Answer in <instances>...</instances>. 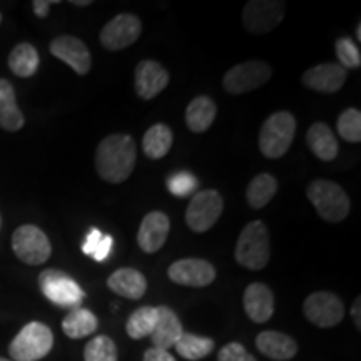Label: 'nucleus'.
I'll list each match as a JSON object with an SVG mask.
<instances>
[{
    "label": "nucleus",
    "mask_w": 361,
    "mask_h": 361,
    "mask_svg": "<svg viewBox=\"0 0 361 361\" xmlns=\"http://www.w3.org/2000/svg\"><path fill=\"white\" fill-rule=\"evenodd\" d=\"M84 361H117V346L109 336L99 335L87 341Z\"/></svg>",
    "instance_id": "obj_32"
},
{
    "label": "nucleus",
    "mask_w": 361,
    "mask_h": 361,
    "mask_svg": "<svg viewBox=\"0 0 361 361\" xmlns=\"http://www.w3.org/2000/svg\"><path fill=\"white\" fill-rule=\"evenodd\" d=\"M360 308H361V298L358 296L355 300L353 306H351V318H353V322H355L356 328H358V329H361V311H360Z\"/></svg>",
    "instance_id": "obj_40"
},
{
    "label": "nucleus",
    "mask_w": 361,
    "mask_h": 361,
    "mask_svg": "<svg viewBox=\"0 0 361 361\" xmlns=\"http://www.w3.org/2000/svg\"><path fill=\"white\" fill-rule=\"evenodd\" d=\"M12 250L22 263L39 266L51 258V241L42 229L34 224H24L12 234Z\"/></svg>",
    "instance_id": "obj_7"
},
{
    "label": "nucleus",
    "mask_w": 361,
    "mask_h": 361,
    "mask_svg": "<svg viewBox=\"0 0 361 361\" xmlns=\"http://www.w3.org/2000/svg\"><path fill=\"white\" fill-rule=\"evenodd\" d=\"M142 361H176V358L169 351L159 350V348H147L144 351V360Z\"/></svg>",
    "instance_id": "obj_38"
},
{
    "label": "nucleus",
    "mask_w": 361,
    "mask_h": 361,
    "mask_svg": "<svg viewBox=\"0 0 361 361\" xmlns=\"http://www.w3.org/2000/svg\"><path fill=\"white\" fill-rule=\"evenodd\" d=\"M278 191V180L274 176L261 173L251 179L246 188V200L252 209H261L273 200Z\"/></svg>",
    "instance_id": "obj_29"
},
{
    "label": "nucleus",
    "mask_w": 361,
    "mask_h": 361,
    "mask_svg": "<svg viewBox=\"0 0 361 361\" xmlns=\"http://www.w3.org/2000/svg\"><path fill=\"white\" fill-rule=\"evenodd\" d=\"M169 72L162 67L157 61L146 59L135 66L134 74V87L135 94L144 101H151L157 94L168 87Z\"/></svg>",
    "instance_id": "obj_15"
},
{
    "label": "nucleus",
    "mask_w": 361,
    "mask_h": 361,
    "mask_svg": "<svg viewBox=\"0 0 361 361\" xmlns=\"http://www.w3.org/2000/svg\"><path fill=\"white\" fill-rule=\"evenodd\" d=\"M141 32L142 24L139 17L133 16V13H119L102 27L99 40H101L104 49L116 52L133 45L141 37Z\"/></svg>",
    "instance_id": "obj_12"
},
{
    "label": "nucleus",
    "mask_w": 361,
    "mask_h": 361,
    "mask_svg": "<svg viewBox=\"0 0 361 361\" xmlns=\"http://www.w3.org/2000/svg\"><path fill=\"white\" fill-rule=\"evenodd\" d=\"M348 72L343 69L336 62H328V64H319L308 69L303 74V84L306 87L322 94H335L346 82Z\"/></svg>",
    "instance_id": "obj_17"
},
{
    "label": "nucleus",
    "mask_w": 361,
    "mask_h": 361,
    "mask_svg": "<svg viewBox=\"0 0 361 361\" xmlns=\"http://www.w3.org/2000/svg\"><path fill=\"white\" fill-rule=\"evenodd\" d=\"M218 361H258L241 343L231 341L224 345L218 353Z\"/></svg>",
    "instance_id": "obj_35"
},
{
    "label": "nucleus",
    "mask_w": 361,
    "mask_h": 361,
    "mask_svg": "<svg viewBox=\"0 0 361 361\" xmlns=\"http://www.w3.org/2000/svg\"><path fill=\"white\" fill-rule=\"evenodd\" d=\"M97 328V316L85 308L71 310L69 314L64 318V322H62V331L66 333V336L72 338V340H80V338L92 335V333H96Z\"/></svg>",
    "instance_id": "obj_25"
},
{
    "label": "nucleus",
    "mask_w": 361,
    "mask_h": 361,
    "mask_svg": "<svg viewBox=\"0 0 361 361\" xmlns=\"http://www.w3.org/2000/svg\"><path fill=\"white\" fill-rule=\"evenodd\" d=\"M51 54L59 61L66 62L75 74L85 75L92 66V57L82 40L74 35H59L51 42Z\"/></svg>",
    "instance_id": "obj_14"
},
{
    "label": "nucleus",
    "mask_w": 361,
    "mask_h": 361,
    "mask_svg": "<svg viewBox=\"0 0 361 361\" xmlns=\"http://www.w3.org/2000/svg\"><path fill=\"white\" fill-rule=\"evenodd\" d=\"M166 186L171 191V194L176 197H186L189 194H192L197 189V179L192 174L179 171L171 176L166 183Z\"/></svg>",
    "instance_id": "obj_34"
},
{
    "label": "nucleus",
    "mask_w": 361,
    "mask_h": 361,
    "mask_svg": "<svg viewBox=\"0 0 361 361\" xmlns=\"http://www.w3.org/2000/svg\"><path fill=\"white\" fill-rule=\"evenodd\" d=\"M296 117L288 111H278L264 121L259 130V151L268 159H279L291 147L296 135Z\"/></svg>",
    "instance_id": "obj_3"
},
{
    "label": "nucleus",
    "mask_w": 361,
    "mask_h": 361,
    "mask_svg": "<svg viewBox=\"0 0 361 361\" xmlns=\"http://www.w3.org/2000/svg\"><path fill=\"white\" fill-rule=\"evenodd\" d=\"M157 323V306H141L129 316L126 331L133 340L151 336Z\"/></svg>",
    "instance_id": "obj_30"
},
{
    "label": "nucleus",
    "mask_w": 361,
    "mask_h": 361,
    "mask_svg": "<svg viewBox=\"0 0 361 361\" xmlns=\"http://www.w3.org/2000/svg\"><path fill=\"white\" fill-rule=\"evenodd\" d=\"M223 214V197L216 189L196 192L186 209V224L191 231L201 234L209 231Z\"/></svg>",
    "instance_id": "obj_8"
},
{
    "label": "nucleus",
    "mask_w": 361,
    "mask_h": 361,
    "mask_svg": "<svg viewBox=\"0 0 361 361\" xmlns=\"http://www.w3.org/2000/svg\"><path fill=\"white\" fill-rule=\"evenodd\" d=\"M218 114L216 102L207 96H197L189 102L186 109V124L192 133H206L211 128Z\"/></svg>",
    "instance_id": "obj_24"
},
{
    "label": "nucleus",
    "mask_w": 361,
    "mask_h": 361,
    "mask_svg": "<svg viewBox=\"0 0 361 361\" xmlns=\"http://www.w3.org/2000/svg\"><path fill=\"white\" fill-rule=\"evenodd\" d=\"M72 6H78V7H87V6H90V0H72Z\"/></svg>",
    "instance_id": "obj_41"
},
{
    "label": "nucleus",
    "mask_w": 361,
    "mask_h": 361,
    "mask_svg": "<svg viewBox=\"0 0 361 361\" xmlns=\"http://www.w3.org/2000/svg\"><path fill=\"white\" fill-rule=\"evenodd\" d=\"M173 130L166 124H154L142 137L144 154L149 159H162L173 147Z\"/></svg>",
    "instance_id": "obj_26"
},
{
    "label": "nucleus",
    "mask_w": 361,
    "mask_h": 361,
    "mask_svg": "<svg viewBox=\"0 0 361 361\" xmlns=\"http://www.w3.org/2000/svg\"><path fill=\"white\" fill-rule=\"evenodd\" d=\"M39 52L32 44H17L8 56V67L17 78H32L39 69Z\"/></svg>",
    "instance_id": "obj_27"
},
{
    "label": "nucleus",
    "mask_w": 361,
    "mask_h": 361,
    "mask_svg": "<svg viewBox=\"0 0 361 361\" xmlns=\"http://www.w3.org/2000/svg\"><path fill=\"white\" fill-rule=\"evenodd\" d=\"M0 361H12V360H7V358H2V356H0Z\"/></svg>",
    "instance_id": "obj_43"
},
{
    "label": "nucleus",
    "mask_w": 361,
    "mask_h": 361,
    "mask_svg": "<svg viewBox=\"0 0 361 361\" xmlns=\"http://www.w3.org/2000/svg\"><path fill=\"white\" fill-rule=\"evenodd\" d=\"M52 346V329L44 323L30 322L12 340L8 355L12 361H39L51 353Z\"/></svg>",
    "instance_id": "obj_5"
},
{
    "label": "nucleus",
    "mask_w": 361,
    "mask_h": 361,
    "mask_svg": "<svg viewBox=\"0 0 361 361\" xmlns=\"http://www.w3.org/2000/svg\"><path fill=\"white\" fill-rule=\"evenodd\" d=\"M234 258L238 264L251 271L266 268L271 258L269 231L263 221H251L239 234Z\"/></svg>",
    "instance_id": "obj_2"
},
{
    "label": "nucleus",
    "mask_w": 361,
    "mask_h": 361,
    "mask_svg": "<svg viewBox=\"0 0 361 361\" xmlns=\"http://www.w3.org/2000/svg\"><path fill=\"white\" fill-rule=\"evenodd\" d=\"M171 221L162 211H151L144 216L137 231V245L146 255H154L168 241Z\"/></svg>",
    "instance_id": "obj_16"
},
{
    "label": "nucleus",
    "mask_w": 361,
    "mask_h": 361,
    "mask_svg": "<svg viewBox=\"0 0 361 361\" xmlns=\"http://www.w3.org/2000/svg\"><path fill=\"white\" fill-rule=\"evenodd\" d=\"M306 319L318 328H333L345 318V305L335 293L316 291L305 300Z\"/></svg>",
    "instance_id": "obj_11"
},
{
    "label": "nucleus",
    "mask_w": 361,
    "mask_h": 361,
    "mask_svg": "<svg viewBox=\"0 0 361 361\" xmlns=\"http://www.w3.org/2000/svg\"><path fill=\"white\" fill-rule=\"evenodd\" d=\"M39 286L42 295L52 305L66 310L80 308L85 300V293L79 283L61 269H45L39 276Z\"/></svg>",
    "instance_id": "obj_6"
},
{
    "label": "nucleus",
    "mask_w": 361,
    "mask_h": 361,
    "mask_svg": "<svg viewBox=\"0 0 361 361\" xmlns=\"http://www.w3.org/2000/svg\"><path fill=\"white\" fill-rule=\"evenodd\" d=\"M107 288L116 295L128 300H141L147 291V281L141 271L134 268H121L107 278Z\"/></svg>",
    "instance_id": "obj_20"
},
{
    "label": "nucleus",
    "mask_w": 361,
    "mask_h": 361,
    "mask_svg": "<svg viewBox=\"0 0 361 361\" xmlns=\"http://www.w3.org/2000/svg\"><path fill=\"white\" fill-rule=\"evenodd\" d=\"M243 306L251 322L259 324L269 322L274 314L273 291L264 283H251L243 295Z\"/></svg>",
    "instance_id": "obj_18"
},
{
    "label": "nucleus",
    "mask_w": 361,
    "mask_h": 361,
    "mask_svg": "<svg viewBox=\"0 0 361 361\" xmlns=\"http://www.w3.org/2000/svg\"><path fill=\"white\" fill-rule=\"evenodd\" d=\"M0 22H2V13H0Z\"/></svg>",
    "instance_id": "obj_45"
},
{
    "label": "nucleus",
    "mask_w": 361,
    "mask_h": 361,
    "mask_svg": "<svg viewBox=\"0 0 361 361\" xmlns=\"http://www.w3.org/2000/svg\"><path fill=\"white\" fill-rule=\"evenodd\" d=\"M24 124V114L17 106L16 89L7 79H0V128L8 133H17Z\"/></svg>",
    "instance_id": "obj_23"
},
{
    "label": "nucleus",
    "mask_w": 361,
    "mask_h": 361,
    "mask_svg": "<svg viewBox=\"0 0 361 361\" xmlns=\"http://www.w3.org/2000/svg\"><path fill=\"white\" fill-rule=\"evenodd\" d=\"M112 246H114V239H112V236H109V234H104L101 243H99L97 250L94 251L92 258L96 259L97 263H101V261L107 259V256H109L111 251H112Z\"/></svg>",
    "instance_id": "obj_37"
},
{
    "label": "nucleus",
    "mask_w": 361,
    "mask_h": 361,
    "mask_svg": "<svg viewBox=\"0 0 361 361\" xmlns=\"http://www.w3.org/2000/svg\"><path fill=\"white\" fill-rule=\"evenodd\" d=\"M336 129L338 134L341 135V139H345L346 142L356 144L361 142V112L360 109L350 107L345 109L338 116L336 121Z\"/></svg>",
    "instance_id": "obj_31"
},
{
    "label": "nucleus",
    "mask_w": 361,
    "mask_h": 361,
    "mask_svg": "<svg viewBox=\"0 0 361 361\" xmlns=\"http://www.w3.org/2000/svg\"><path fill=\"white\" fill-rule=\"evenodd\" d=\"M0 228H2V219H0Z\"/></svg>",
    "instance_id": "obj_44"
},
{
    "label": "nucleus",
    "mask_w": 361,
    "mask_h": 361,
    "mask_svg": "<svg viewBox=\"0 0 361 361\" xmlns=\"http://www.w3.org/2000/svg\"><path fill=\"white\" fill-rule=\"evenodd\" d=\"M57 4L56 0H34L32 2V8L34 13L39 17V19H45L49 16V11H51V6Z\"/></svg>",
    "instance_id": "obj_39"
},
{
    "label": "nucleus",
    "mask_w": 361,
    "mask_h": 361,
    "mask_svg": "<svg viewBox=\"0 0 361 361\" xmlns=\"http://www.w3.org/2000/svg\"><path fill=\"white\" fill-rule=\"evenodd\" d=\"M335 51L338 57V64L343 69H360L361 66V54L358 45L355 44L353 39L340 37L335 44Z\"/></svg>",
    "instance_id": "obj_33"
},
{
    "label": "nucleus",
    "mask_w": 361,
    "mask_h": 361,
    "mask_svg": "<svg viewBox=\"0 0 361 361\" xmlns=\"http://www.w3.org/2000/svg\"><path fill=\"white\" fill-rule=\"evenodd\" d=\"M356 40H361V22H358V25H356Z\"/></svg>",
    "instance_id": "obj_42"
},
{
    "label": "nucleus",
    "mask_w": 361,
    "mask_h": 361,
    "mask_svg": "<svg viewBox=\"0 0 361 361\" xmlns=\"http://www.w3.org/2000/svg\"><path fill=\"white\" fill-rule=\"evenodd\" d=\"M286 16V4L278 0H250L243 8V27L250 34L273 32Z\"/></svg>",
    "instance_id": "obj_10"
},
{
    "label": "nucleus",
    "mask_w": 361,
    "mask_h": 361,
    "mask_svg": "<svg viewBox=\"0 0 361 361\" xmlns=\"http://www.w3.org/2000/svg\"><path fill=\"white\" fill-rule=\"evenodd\" d=\"M184 333L179 316L169 306H157V323L151 335L152 348L169 351Z\"/></svg>",
    "instance_id": "obj_19"
},
{
    "label": "nucleus",
    "mask_w": 361,
    "mask_h": 361,
    "mask_svg": "<svg viewBox=\"0 0 361 361\" xmlns=\"http://www.w3.org/2000/svg\"><path fill=\"white\" fill-rule=\"evenodd\" d=\"M256 348L266 358L274 361L293 360L298 353V343L279 331H263L256 336Z\"/></svg>",
    "instance_id": "obj_21"
},
{
    "label": "nucleus",
    "mask_w": 361,
    "mask_h": 361,
    "mask_svg": "<svg viewBox=\"0 0 361 361\" xmlns=\"http://www.w3.org/2000/svg\"><path fill=\"white\" fill-rule=\"evenodd\" d=\"M178 355L188 361H200L209 356L216 348V341L213 338L194 335V333H183L174 345Z\"/></svg>",
    "instance_id": "obj_28"
},
{
    "label": "nucleus",
    "mask_w": 361,
    "mask_h": 361,
    "mask_svg": "<svg viewBox=\"0 0 361 361\" xmlns=\"http://www.w3.org/2000/svg\"><path fill=\"white\" fill-rule=\"evenodd\" d=\"M104 238V234L99 231L97 228H90L87 236L84 239V245H82V252L87 256H92L94 251L97 250L99 243H101V239Z\"/></svg>",
    "instance_id": "obj_36"
},
{
    "label": "nucleus",
    "mask_w": 361,
    "mask_h": 361,
    "mask_svg": "<svg viewBox=\"0 0 361 361\" xmlns=\"http://www.w3.org/2000/svg\"><path fill=\"white\" fill-rule=\"evenodd\" d=\"M168 276L180 286L206 288L216 279V268L206 259L184 258L169 266Z\"/></svg>",
    "instance_id": "obj_13"
},
{
    "label": "nucleus",
    "mask_w": 361,
    "mask_h": 361,
    "mask_svg": "<svg viewBox=\"0 0 361 361\" xmlns=\"http://www.w3.org/2000/svg\"><path fill=\"white\" fill-rule=\"evenodd\" d=\"M137 159V146L133 135L111 134L96 149V171L104 180L121 184L133 174Z\"/></svg>",
    "instance_id": "obj_1"
},
{
    "label": "nucleus",
    "mask_w": 361,
    "mask_h": 361,
    "mask_svg": "<svg viewBox=\"0 0 361 361\" xmlns=\"http://www.w3.org/2000/svg\"><path fill=\"white\" fill-rule=\"evenodd\" d=\"M306 196L318 214L328 223H341L350 214L351 202L345 189L326 179H314L306 189Z\"/></svg>",
    "instance_id": "obj_4"
},
{
    "label": "nucleus",
    "mask_w": 361,
    "mask_h": 361,
    "mask_svg": "<svg viewBox=\"0 0 361 361\" xmlns=\"http://www.w3.org/2000/svg\"><path fill=\"white\" fill-rule=\"evenodd\" d=\"M306 142H308L311 152L324 162L336 159L338 152H340L335 134L324 123H314L311 126L306 133Z\"/></svg>",
    "instance_id": "obj_22"
},
{
    "label": "nucleus",
    "mask_w": 361,
    "mask_h": 361,
    "mask_svg": "<svg viewBox=\"0 0 361 361\" xmlns=\"http://www.w3.org/2000/svg\"><path fill=\"white\" fill-rule=\"evenodd\" d=\"M273 75V69L264 61H247L234 66L223 78V87L226 92L239 96L264 85Z\"/></svg>",
    "instance_id": "obj_9"
}]
</instances>
